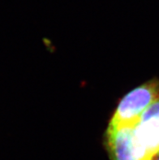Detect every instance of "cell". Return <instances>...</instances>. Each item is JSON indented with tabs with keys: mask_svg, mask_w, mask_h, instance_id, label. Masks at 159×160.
<instances>
[{
	"mask_svg": "<svg viewBox=\"0 0 159 160\" xmlns=\"http://www.w3.org/2000/svg\"><path fill=\"white\" fill-rule=\"evenodd\" d=\"M107 142L112 160H153L159 151V100L132 127L107 128Z\"/></svg>",
	"mask_w": 159,
	"mask_h": 160,
	"instance_id": "cell-1",
	"label": "cell"
},
{
	"mask_svg": "<svg viewBox=\"0 0 159 160\" xmlns=\"http://www.w3.org/2000/svg\"><path fill=\"white\" fill-rule=\"evenodd\" d=\"M159 100V81L153 79L132 89L121 99L108 128L132 127L142 114Z\"/></svg>",
	"mask_w": 159,
	"mask_h": 160,
	"instance_id": "cell-2",
	"label": "cell"
},
{
	"mask_svg": "<svg viewBox=\"0 0 159 160\" xmlns=\"http://www.w3.org/2000/svg\"><path fill=\"white\" fill-rule=\"evenodd\" d=\"M153 160H159V151L157 153V154H156L155 156L153 157Z\"/></svg>",
	"mask_w": 159,
	"mask_h": 160,
	"instance_id": "cell-3",
	"label": "cell"
}]
</instances>
